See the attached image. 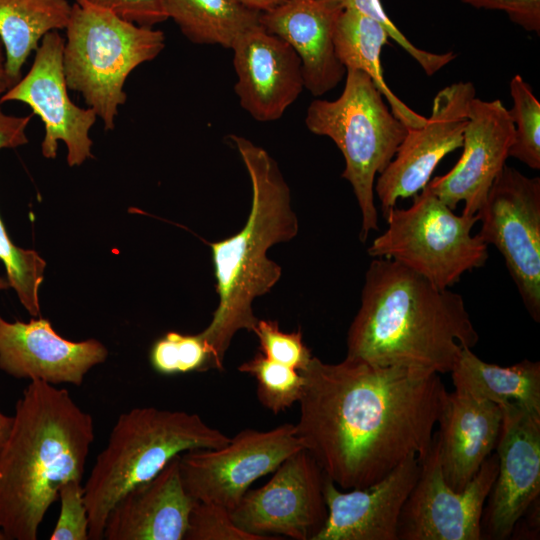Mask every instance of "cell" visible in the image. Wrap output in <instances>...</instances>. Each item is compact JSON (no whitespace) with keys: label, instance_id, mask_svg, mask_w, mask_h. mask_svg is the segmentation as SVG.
Returning a JSON list of instances; mask_svg holds the SVG:
<instances>
[{"label":"cell","instance_id":"6da1fadb","mask_svg":"<svg viewBox=\"0 0 540 540\" xmlns=\"http://www.w3.org/2000/svg\"><path fill=\"white\" fill-rule=\"evenodd\" d=\"M295 424L302 447L344 490L364 488L429 450L448 392L437 373L312 357Z\"/></svg>","mask_w":540,"mask_h":540},{"label":"cell","instance_id":"7a4b0ae2","mask_svg":"<svg viewBox=\"0 0 540 540\" xmlns=\"http://www.w3.org/2000/svg\"><path fill=\"white\" fill-rule=\"evenodd\" d=\"M479 340L463 297L386 258L365 274L347 356L381 367L443 374Z\"/></svg>","mask_w":540,"mask_h":540},{"label":"cell","instance_id":"3957f363","mask_svg":"<svg viewBox=\"0 0 540 540\" xmlns=\"http://www.w3.org/2000/svg\"><path fill=\"white\" fill-rule=\"evenodd\" d=\"M0 449V532L36 540L39 526L69 480L82 481L94 421L65 388L30 381L17 400Z\"/></svg>","mask_w":540,"mask_h":540},{"label":"cell","instance_id":"277c9868","mask_svg":"<svg viewBox=\"0 0 540 540\" xmlns=\"http://www.w3.org/2000/svg\"><path fill=\"white\" fill-rule=\"evenodd\" d=\"M248 172L252 201L244 227L210 244L219 303L210 324L199 333L210 351V365L223 370L224 357L235 334L253 332L259 319L252 304L270 292L281 267L267 257L274 244L298 233L291 195L277 162L262 147L238 135L229 136Z\"/></svg>","mask_w":540,"mask_h":540},{"label":"cell","instance_id":"5b68a950","mask_svg":"<svg viewBox=\"0 0 540 540\" xmlns=\"http://www.w3.org/2000/svg\"><path fill=\"white\" fill-rule=\"evenodd\" d=\"M229 441L194 413L155 407L122 413L83 486L89 539H103L106 518L116 501L153 478L174 456L193 449L220 448Z\"/></svg>","mask_w":540,"mask_h":540},{"label":"cell","instance_id":"8992f818","mask_svg":"<svg viewBox=\"0 0 540 540\" xmlns=\"http://www.w3.org/2000/svg\"><path fill=\"white\" fill-rule=\"evenodd\" d=\"M65 29L63 68L67 87L81 94L105 130H112L119 107L127 99V77L161 53L165 34L123 20L88 0L74 1Z\"/></svg>","mask_w":540,"mask_h":540},{"label":"cell","instance_id":"52a82bcc","mask_svg":"<svg viewBox=\"0 0 540 540\" xmlns=\"http://www.w3.org/2000/svg\"><path fill=\"white\" fill-rule=\"evenodd\" d=\"M343 92L335 100H314L305 124L310 132L329 137L341 151L342 177L352 186L361 212L359 239L379 230L374 185L391 162L408 127L387 106L372 79L358 69H346Z\"/></svg>","mask_w":540,"mask_h":540},{"label":"cell","instance_id":"ba28073f","mask_svg":"<svg viewBox=\"0 0 540 540\" xmlns=\"http://www.w3.org/2000/svg\"><path fill=\"white\" fill-rule=\"evenodd\" d=\"M385 219L387 229L373 240L369 256L396 261L438 288H450L488 259V245L472 235L478 214H455L428 186L410 207H394Z\"/></svg>","mask_w":540,"mask_h":540},{"label":"cell","instance_id":"9c48e42d","mask_svg":"<svg viewBox=\"0 0 540 540\" xmlns=\"http://www.w3.org/2000/svg\"><path fill=\"white\" fill-rule=\"evenodd\" d=\"M477 214V235L499 250L526 310L539 322L540 178L505 165Z\"/></svg>","mask_w":540,"mask_h":540},{"label":"cell","instance_id":"30bf717a","mask_svg":"<svg viewBox=\"0 0 540 540\" xmlns=\"http://www.w3.org/2000/svg\"><path fill=\"white\" fill-rule=\"evenodd\" d=\"M300 449L304 448L295 424L284 423L268 431L244 429L223 447L181 453L182 483L195 501L232 511L254 481L274 472Z\"/></svg>","mask_w":540,"mask_h":540},{"label":"cell","instance_id":"8fae6325","mask_svg":"<svg viewBox=\"0 0 540 540\" xmlns=\"http://www.w3.org/2000/svg\"><path fill=\"white\" fill-rule=\"evenodd\" d=\"M498 471L490 454L462 491L444 479L436 432L398 520V540H481V517Z\"/></svg>","mask_w":540,"mask_h":540},{"label":"cell","instance_id":"7c38bea8","mask_svg":"<svg viewBox=\"0 0 540 540\" xmlns=\"http://www.w3.org/2000/svg\"><path fill=\"white\" fill-rule=\"evenodd\" d=\"M324 479L316 460L300 449L276 468L266 484L248 489L230 511L231 517L238 527L252 534L313 540L328 517Z\"/></svg>","mask_w":540,"mask_h":540},{"label":"cell","instance_id":"4fadbf2b","mask_svg":"<svg viewBox=\"0 0 540 540\" xmlns=\"http://www.w3.org/2000/svg\"><path fill=\"white\" fill-rule=\"evenodd\" d=\"M475 97L471 82H457L440 90L426 123L408 128L396 154L378 175L374 193L383 217L399 199L414 197L424 189L440 161L463 145L468 110Z\"/></svg>","mask_w":540,"mask_h":540},{"label":"cell","instance_id":"5bb4252c","mask_svg":"<svg viewBox=\"0 0 540 540\" xmlns=\"http://www.w3.org/2000/svg\"><path fill=\"white\" fill-rule=\"evenodd\" d=\"M64 42L58 31L44 35L30 70L2 95L0 103L27 104L44 124L42 155L55 158L58 142L62 141L67 148V163L73 167L93 157L89 132L97 114L89 107H79L69 97L63 68Z\"/></svg>","mask_w":540,"mask_h":540},{"label":"cell","instance_id":"9a60e30c","mask_svg":"<svg viewBox=\"0 0 540 540\" xmlns=\"http://www.w3.org/2000/svg\"><path fill=\"white\" fill-rule=\"evenodd\" d=\"M498 471L481 517V537L505 540L540 494V415L517 402L499 405Z\"/></svg>","mask_w":540,"mask_h":540},{"label":"cell","instance_id":"2e32d148","mask_svg":"<svg viewBox=\"0 0 540 540\" xmlns=\"http://www.w3.org/2000/svg\"><path fill=\"white\" fill-rule=\"evenodd\" d=\"M509 110L499 99L473 98L463 134V152L454 167L429 181V189L450 209L464 202L462 213L476 215L506 165L514 139Z\"/></svg>","mask_w":540,"mask_h":540},{"label":"cell","instance_id":"e0dca14e","mask_svg":"<svg viewBox=\"0 0 540 540\" xmlns=\"http://www.w3.org/2000/svg\"><path fill=\"white\" fill-rule=\"evenodd\" d=\"M107 356L100 341L64 339L45 318L25 323L0 316V369L11 377L80 386L88 371Z\"/></svg>","mask_w":540,"mask_h":540},{"label":"cell","instance_id":"ac0fdd59","mask_svg":"<svg viewBox=\"0 0 540 540\" xmlns=\"http://www.w3.org/2000/svg\"><path fill=\"white\" fill-rule=\"evenodd\" d=\"M231 49L241 107L259 122L280 119L305 88L296 52L261 25L245 32Z\"/></svg>","mask_w":540,"mask_h":540},{"label":"cell","instance_id":"d6986e66","mask_svg":"<svg viewBox=\"0 0 540 540\" xmlns=\"http://www.w3.org/2000/svg\"><path fill=\"white\" fill-rule=\"evenodd\" d=\"M419 472L420 459L411 457L381 480L349 492L325 476L328 517L313 540H398L399 516Z\"/></svg>","mask_w":540,"mask_h":540},{"label":"cell","instance_id":"ffe728a7","mask_svg":"<svg viewBox=\"0 0 540 540\" xmlns=\"http://www.w3.org/2000/svg\"><path fill=\"white\" fill-rule=\"evenodd\" d=\"M343 11L342 0H284L260 14V25L298 55L304 87L315 97L335 88L346 75L333 41Z\"/></svg>","mask_w":540,"mask_h":540},{"label":"cell","instance_id":"44dd1931","mask_svg":"<svg viewBox=\"0 0 540 540\" xmlns=\"http://www.w3.org/2000/svg\"><path fill=\"white\" fill-rule=\"evenodd\" d=\"M180 454L120 497L106 518V540H184L195 500L182 483Z\"/></svg>","mask_w":540,"mask_h":540},{"label":"cell","instance_id":"7402d4cb","mask_svg":"<svg viewBox=\"0 0 540 540\" xmlns=\"http://www.w3.org/2000/svg\"><path fill=\"white\" fill-rule=\"evenodd\" d=\"M502 421L498 404L465 393H448L436 432L442 473L462 491L495 449Z\"/></svg>","mask_w":540,"mask_h":540},{"label":"cell","instance_id":"603a6c76","mask_svg":"<svg viewBox=\"0 0 540 540\" xmlns=\"http://www.w3.org/2000/svg\"><path fill=\"white\" fill-rule=\"evenodd\" d=\"M455 391L498 405L517 402L540 415V363L524 359L503 367L483 361L464 347L452 370Z\"/></svg>","mask_w":540,"mask_h":540},{"label":"cell","instance_id":"cb8c5ba5","mask_svg":"<svg viewBox=\"0 0 540 540\" xmlns=\"http://www.w3.org/2000/svg\"><path fill=\"white\" fill-rule=\"evenodd\" d=\"M388 38V32L378 21L355 10L344 9L337 20L333 41L336 56L346 69L365 72L399 120L408 128L421 127L427 117L402 102L384 80L380 54Z\"/></svg>","mask_w":540,"mask_h":540},{"label":"cell","instance_id":"d4e9b609","mask_svg":"<svg viewBox=\"0 0 540 540\" xmlns=\"http://www.w3.org/2000/svg\"><path fill=\"white\" fill-rule=\"evenodd\" d=\"M71 7L67 0H0V39L7 73L15 83L44 35L66 28Z\"/></svg>","mask_w":540,"mask_h":540},{"label":"cell","instance_id":"484cf974","mask_svg":"<svg viewBox=\"0 0 540 540\" xmlns=\"http://www.w3.org/2000/svg\"><path fill=\"white\" fill-rule=\"evenodd\" d=\"M168 18L198 45L232 48L245 32L260 25L261 12L240 0H164Z\"/></svg>","mask_w":540,"mask_h":540},{"label":"cell","instance_id":"4316f807","mask_svg":"<svg viewBox=\"0 0 540 540\" xmlns=\"http://www.w3.org/2000/svg\"><path fill=\"white\" fill-rule=\"evenodd\" d=\"M513 100L509 114L514 124V139L509 150L513 157L531 169H540V103L530 85L515 75L509 84Z\"/></svg>","mask_w":540,"mask_h":540},{"label":"cell","instance_id":"83f0119b","mask_svg":"<svg viewBox=\"0 0 540 540\" xmlns=\"http://www.w3.org/2000/svg\"><path fill=\"white\" fill-rule=\"evenodd\" d=\"M238 370L255 377L260 403L274 414L298 402L304 387V377L289 366L280 364L258 352L242 363Z\"/></svg>","mask_w":540,"mask_h":540},{"label":"cell","instance_id":"f1b7e54d","mask_svg":"<svg viewBox=\"0 0 540 540\" xmlns=\"http://www.w3.org/2000/svg\"><path fill=\"white\" fill-rule=\"evenodd\" d=\"M0 260L3 262L9 285L30 315H40L38 290L44 278L46 262L34 250L14 245L0 219Z\"/></svg>","mask_w":540,"mask_h":540},{"label":"cell","instance_id":"f546056e","mask_svg":"<svg viewBox=\"0 0 540 540\" xmlns=\"http://www.w3.org/2000/svg\"><path fill=\"white\" fill-rule=\"evenodd\" d=\"M150 362L161 374L187 373L205 368L210 363V351L200 334L171 331L154 343Z\"/></svg>","mask_w":540,"mask_h":540},{"label":"cell","instance_id":"4dcf8cb0","mask_svg":"<svg viewBox=\"0 0 540 540\" xmlns=\"http://www.w3.org/2000/svg\"><path fill=\"white\" fill-rule=\"evenodd\" d=\"M185 540H278L281 537L249 533L238 527L227 508L196 501L189 515Z\"/></svg>","mask_w":540,"mask_h":540},{"label":"cell","instance_id":"1f68e13d","mask_svg":"<svg viewBox=\"0 0 540 540\" xmlns=\"http://www.w3.org/2000/svg\"><path fill=\"white\" fill-rule=\"evenodd\" d=\"M253 332L260 343V352L270 360L301 372L312 359L310 349L303 342L302 332H283L275 320H258Z\"/></svg>","mask_w":540,"mask_h":540},{"label":"cell","instance_id":"d6a6232c","mask_svg":"<svg viewBox=\"0 0 540 540\" xmlns=\"http://www.w3.org/2000/svg\"><path fill=\"white\" fill-rule=\"evenodd\" d=\"M344 9L355 10L378 21L400 47H402L424 70L432 76L452 62L457 55L452 52L432 53L412 44L387 15L380 0H342Z\"/></svg>","mask_w":540,"mask_h":540},{"label":"cell","instance_id":"836d02e7","mask_svg":"<svg viewBox=\"0 0 540 540\" xmlns=\"http://www.w3.org/2000/svg\"><path fill=\"white\" fill-rule=\"evenodd\" d=\"M60 513L50 540H88L89 518L84 488L79 480L64 483L59 492Z\"/></svg>","mask_w":540,"mask_h":540},{"label":"cell","instance_id":"e575fe53","mask_svg":"<svg viewBox=\"0 0 540 540\" xmlns=\"http://www.w3.org/2000/svg\"><path fill=\"white\" fill-rule=\"evenodd\" d=\"M123 20L142 27H154L168 20L164 0H88Z\"/></svg>","mask_w":540,"mask_h":540},{"label":"cell","instance_id":"d590c367","mask_svg":"<svg viewBox=\"0 0 540 540\" xmlns=\"http://www.w3.org/2000/svg\"><path fill=\"white\" fill-rule=\"evenodd\" d=\"M477 9L505 12L509 19L528 32L540 34V0H461Z\"/></svg>","mask_w":540,"mask_h":540},{"label":"cell","instance_id":"8d00e7d4","mask_svg":"<svg viewBox=\"0 0 540 540\" xmlns=\"http://www.w3.org/2000/svg\"><path fill=\"white\" fill-rule=\"evenodd\" d=\"M32 115L12 116L0 108V148H16L28 142L25 129Z\"/></svg>","mask_w":540,"mask_h":540},{"label":"cell","instance_id":"74e56055","mask_svg":"<svg viewBox=\"0 0 540 540\" xmlns=\"http://www.w3.org/2000/svg\"><path fill=\"white\" fill-rule=\"evenodd\" d=\"M5 61V50L3 43L0 39V98L8 89H10L15 84V82L7 73Z\"/></svg>","mask_w":540,"mask_h":540},{"label":"cell","instance_id":"f35d334b","mask_svg":"<svg viewBox=\"0 0 540 540\" xmlns=\"http://www.w3.org/2000/svg\"><path fill=\"white\" fill-rule=\"evenodd\" d=\"M13 416L6 415L0 411V449L9 437L13 426Z\"/></svg>","mask_w":540,"mask_h":540},{"label":"cell","instance_id":"ab89813d","mask_svg":"<svg viewBox=\"0 0 540 540\" xmlns=\"http://www.w3.org/2000/svg\"><path fill=\"white\" fill-rule=\"evenodd\" d=\"M246 6L257 10L259 12H264L274 8L275 6L282 3L284 0H240Z\"/></svg>","mask_w":540,"mask_h":540},{"label":"cell","instance_id":"60d3db41","mask_svg":"<svg viewBox=\"0 0 540 540\" xmlns=\"http://www.w3.org/2000/svg\"><path fill=\"white\" fill-rule=\"evenodd\" d=\"M9 282L7 279L0 277V290L8 288Z\"/></svg>","mask_w":540,"mask_h":540},{"label":"cell","instance_id":"b9f144b4","mask_svg":"<svg viewBox=\"0 0 540 540\" xmlns=\"http://www.w3.org/2000/svg\"><path fill=\"white\" fill-rule=\"evenodd\" d=\"M0 540H6L4 534L2 532H0Z\"/></svg>","mask_w":540,"mask_h":540}]
</instances>
